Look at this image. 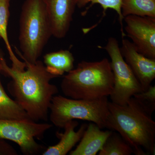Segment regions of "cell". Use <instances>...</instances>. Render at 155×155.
Wrapping results in <instances>:
<instances>
[{
  "label": "cell",
  "instance_id": "6da1fadb",
  "mask_svg": "<svg viewBox=\"0 0 155 155\" xmlns=\"http://www.w3.org/2000/svg\"><path fill=\"white\" fill-rule=\"evenodd\" d=\"M1 61L2 72L11 78L7 86L9 93L31 120L47 121L52 99L59 92L50 81L58 77L48 72L38 60L33 64L24 62L26 69L23 70L9 67L3 56Z\"/></svg>",
  "mask_w": 155,
  "mask_h": 155
},
{
  "label": "cell",
  "instance_id": "7a4b0ae2",
  "mask_svg": "<svg viewBox=\"0 0 155 155\" xmlns=\"http://www.w3.org/2000/svg\"><path fill=\"white\" fill-rule=\"evenodd\" d=\"M106 128L116 130L136 155H155V122L133 97L120 105L108 102Z\"/></svg>",
  "mask_w": 155,
  "mask_h": 155
},
{
  "label": "cell",
  "instance_id": "3957f363",
  "mask_svg": "<svg viewBox=\"0 0 155 155\" xmlns=\"http://www.w3.org/2000/svg\"><path fill=\"white\" fill-rule=\"evenodd\" d=\"M114 84L110 62L104 58L97 62L81 61L64 75L61 87L70 98L91 100L110 95Z\"/></svg>",
  "mask_w": 155,
  "mask_h": 155
},
{
  "label": "cell",
  "instance_id": "277c9868",
  "mask_svg": "<svg viewBox=\"0 0 155 155\" xmlns=\"http://www.w3.org/2000/svg\"><path fill=\"white\" fill-rule=\"evenodd\" d=\"M52 36L51 26L43 0H25L19 19V48L15 51L24 62L38 61Z\"/></svg>",
  "mask_w": 155,
  "mask_h": 155
},
{
  "label": "cell",
  "instance_id": "5b68a950",
  "mask_svg": "<svg viewBox=\"0 0 155 155\" xmlns=\"http://www.w3.org/2000/svg\"><path fill=\"white\" fill-rule=\"evenodd\" d=\"M107 97L97 99L76 100L54 96L49 107L50 120L56 127L64 128L71 120L80 119L106 128L109 114Z\"/></svg>",
  "mask_w": 155,
  "mask_h": 155
},
{
  "label": "cell",
  "instance_id": "8992f818",
  "mask_svg": "<svg viewBox=\"0 0 155 155\" xmlns=\"http://www.w3.org/2000/svg\"><path fill=\"white\" fill-rule=\"evenodd\" d=\"M103 48L110 58L111 69L114 75V89L110 95L111 102L124 105L134 95L143 90L122 57L117 39L114 37H110L106 46Z\"/></svg>",
  "mask_w": 155,
  "mask_h": 155
},
{
  "label": "cell",
  "instance_id": "52a82bcc",
  "mask_svg": "<svg viewBox=\"0 0 155 155\" xmlns=\"http://www.w3.org/2000/svg\"><path fill=\"white\" fill-rule=\"evenodd\" d=\"M52 126L32 120L0 119V138L17 143L24 155H36L41 151L43 147L35 138H41Z\"/></svg>",
  "mask_w": 155,
  "mask_h": 155
},
{
  "label": "cell",
  "instance_id": "ba28073f",
  "mask_svg": "<svg viewBox=\"0 0 155 155\" xmlns=\"http://www.w3.org/2000/svg\"><path fill=\"white\" fill-rule=\"evenodd\" d=\"M127 36L139 53L155 59V17L130 15L124 17Z\"/></svg>",
  "mask_w": 155,
  "mask_h": 155
},
{
  "label": "cell",
  "instance_id": "9c48e42d",
  "mask_svg": "<svg viewBox=\"0 0 155 155\" xmlns=\"http://www.w3.org/2000/svg\"><path fill=\"white\" fill-rule=\"evenodd\" d=\"M120 51L141 85L143 91L151 85L155 78V59H150L139 53L131 42L122 38Z\"/></svg>",
  "mask_w": 155,
  "mask_h": 155
},
{
  "label": "cell",
  "instance_id": "30bf717a",
  "mask_svg": "<svg viewBox=\"0 0 155 155\" xmlns=\"http://www.w3.org/2000/svg\"><path fill=\"white\" fill-rule=\"evenodd\" d=\"M51 26L52 36L64 38L69 31L76 0H43Z\"/></svg>",
  "mask_w": 155,
  "mask_h": 155
},
{
  "label": "cell",
  "instance_id": "8fae6325",
  "mask_svg": "<svg viewBox=\"0 0 155 155\" xmlns=\"http://www.w3.org/2000/svg\"><path fill=\"white\" fill-rule=\"evenodd\" d=\"M94 123L87 125L81 141L70 155H96L102 148L107 139L113 131H103Z\"/></svg>",
  "mask_w": 155,
  "mask_h": 155
},
{
  "label": "cell",
  "instance_id": "7c38bea8",
  "mask_svg": "<svg viewBox=\"0 0 155 155\" xmlns=\"http://www.w3.org/2000/svg\"><path fill=\"white\" fill-rule=\"evenodd\" d=\"M78 125V122L74 120L67 122L64 127V133L56 132V137L60 139L59 143L55 145L49 147L42 155H67L80 141L87 127V124H82L78 130L75 131V128Z\"/></svg>",
  "mask_w": 155,
  "mask_h": 155
},
{
  "label": "cell",
  "instance_id": "4fadbf2b",
  "mask_svg": "<svg viewBox=\"0 0 155 155\" xmlns=\"http://www.w3.org/2000/svg\"><path fill=\"white\" fill-rule=\"evenodd\" d=\"M44 63L47 70L58 77L74 69L75 59L67 50L48 53L44 56Z\"/></svg>",
  "mask_w": 155,
  "mask_h": 155
},
{
  "label": "cell",
  "instance_id": "5bb4252c",
  "mask_svg": "<svg viewBox=\"0 0 155 155\" xmlns=\"http://www.w3.org/2000/svg\"><path fill=\"white\" fill-rule=\"evenodd\" d=\"M11 0H0V38L4 41L8 52L10 59L12 62V67L18 70H24L26 68L25 62L18 60L13 51L9 41L8 34V26L10 17V5Z\"/></svg>",
  "mask_w": 155,
  "mask_h": 155
},
{
  "label": "cell",
  "instance_id": "9a60e30c",
  "mask_svg": "<svg viewBox=\"0 0 155 155\" xmlns=\"http://www.w3.org/2000/svg\"><path fill=\"white\" fill-rule=\"evenodd\" d=\"M0 119L31 120L26 111L6 93L0 78Z\"/></svg>",
  "mask_w": 155,
  "mask_h": 155
},
{
  "label": "cell",
  "instance_id": "2e32d148",
  "mask_svg": "<svg viewBox=\"0 0 155 155\" xmlns=\"http://www.w3.org/2000/svg\"><path fill=\"white\" fill-rule=\"evenodd\" d=\"M123 17L133 15L155 17V0H122Z\"/></svg>",
  "mask_w": 155,
  "mask_h": 155
},
{
  "label": "cell",
  "instance_id": "e0dca14e",
  "mask_svg": "<svg viewBox=\"0 0 155 155\" xmlns=\"http://www.w3.org/2000/svg\"><path fill=\"white\" fill-rule=\"evenodd\" d=\"M133 154L132 148L119 133L112 132L108 137L99 155H130Z\"/></svg>",
  "mask_w": 155,
  "mask_h": 155
},
{
  "label": "cell",
  "instance_id": "ac0fdd59",
  "mask_svg": "<svg viewBox=\"0 0 155 155\" xmlns=\"http://www.w3.org/2000/svg\"><path fill=\"white\" fill-rule=\"evenodd\" d=\"M76 6L79 8H81L90 3V7H91L94 4H98L104 10V13H105L108 9H113L118 14L119 16V23L121 26L122 36H125L123 31V20L124 17L122 16L121 11V5L122 0H76Z\"/></svg>",
  "mask_w": 155,
  "mask_h": 155
},
{
  "label": "cell",
  "instance_id": "d6986e66",
  "mask_svg": "<svg viewBox=\"0 0 155 155\" xmlns=\"http://www.w3.org/2000/svg\"><path fill=\"white\" fill-rule=\"evenodd\" d=\"M133 97L144 110L152 116L155 110V85H151L147 91L136 94Z\"/></svg>",
  "mask_w": 155,
  "mask_h": 155
},
{
  "label": "cell",
  "instance_id": "ffe728a7",
  "mask_svg": "<svg viewBox=\"0 0 155 155\" xmlns=\"http://www.w3.org/2000/svg\"><path fill=\"white\" fill-rule=\"evenodd\" d=\"M0 155H18V153L5 140L0 138Z\"/></svg>",
  "mask_w": 155,
  "mask_h": 155
},
{
  "label": "cell",
  "instance_id": "44dd1931",
  "mask_svg": "<svg viewBox=\"0 0 155 155\" xmlns=\"http://www.w3.org/2000/svg\"><path fill=\"white\" fill-rule=\"evenodd\" d=\"M2 54L1 53V51H0V72H2V61H1V58L2 57Z\"/></svg>",
  "mask_w": 155,
  "mask_h": 155
},
{
  "label": "cell",
  "instance_id": "7402d4cb",
  "mask_svg": "<svg viewBox=\"0 0 155 155\" xmlns=\"http://www.w3.org/2000/svg\"></svg>",
  "mask_w": 155,
  "mask_h": 155
}]
</instances>
